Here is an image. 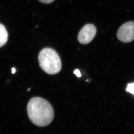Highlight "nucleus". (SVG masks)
<instances>
[{
	"label": "nucleus",
	"instance_id": "1",
	"mask_svg": "<svg viewBox=\"0 0 134 134\" xmlns=\"http://www.w3.org/2000/svg\"><path fill=\"white\" fill-rule=\"evenodd\" d=\"M27 112L32 122L39 127L49 125L54 116L52 105L47 100L39 97L30 99L27 105Z\"/></svg>",
	"mask_w": 134,
	"mask_h": 134
},
{
	"label": "nucleus",
	"instance_id": "2",
	"mask_svg": "<svg viewBox=\"0 0 134 134\" xmlns=\"http://www.w3.org/2000/svg\"><path fill=\"white\" fill-rule=\"evenodd\" d=\"M40 66L43 71L49 75L60 72L62 67L60 57L52 48H46L40 52L38 55Z\"/></svg>",
	"mask_w": 134,
	"mask_h": 134
},
{
	"label": "nucleus",
	"instance_id": "3",
	"mask_svg": "<svg viewBox=\"0 0 134 134\" xmlns=\"http://www.w3.org/2000/svg\"><path fill=\"white\" fill-rule=\"evenodd\" d=\"M118 39L124 43H129L134 40V22L129 21L123 24L117 33Z\"/></svg>",
	"mask_w": 134,
	"mask_h": 134
},
{
	"label": "nucleus",
	"instance_id": "4",
	"mask_svg": "<svg viewBox=\"0 0 134 134\" xmlns=\"http://www.w3.org/2000/svg\"><path fill=\"white\" fill-rule=\"evenodd\" d=\"M96 33V27L92 24L85 25L80 30L78 35V40L83 44L89 43L93 39Z\"/></svg>",
	"mask_w": 134,
	"mask_h": 134
},
{
	"label": "nucleus",
	"instance_id": "5",
	"mask_svg": "<svg viewBox=\"0 0 134 134\" xmlns=\"http://www.w3.org/2000/svg\"><path fill=\"white\" fill-rule=\"evenodd\" d=\"M8 38V34L4 25L0 23V47L6 43Z\"/></svg>",
	"mask_w": 134,
	"mask_h": 134
},
{
	"label": "nucleus",
	"instance_id": "6",
	"mask_svg": "<svg viewBox=\"0 0 134 134\" xmlns=\"http://www.w3.org/2000/svg\"><path fill=\"white\" fill-rule=\"evenodd\" d=\"M126 91L134 95V82L128 84L126 88Z\"/></svg>",
	"mask_w": 134,
	"mask_h": 134
},
{
	"label": "nucleus",
	"instance_id": "7",
	"mask_svg": "<svg viewBox=\"0 0 134 134\" xmlns=\"http://www.w3.org/2000/svg\"><path fill=\"white\" fill-rule=\"evenodd\" d=\"M40 2L43 4H51L54 1V0H39Z\"/></svg>",
	"mask_w": 134,
	"mask_h": 134
},
{
	"label": "nucleus",
	"instance_id": "8",
	"mask_svg": "<svg viewBox=\"0 0 134 134\" xmlns=\"http://www.w3.org/2000/svg\"><path fill=\"white\" fill-rule=\"evenodd\" d=\"M74 74H75L76 75L77 77H81V73L80 72V70H78V69H76V70H75L74 71Z\"/></svg>",
	"mask_w": 134,
	"mask_h": 134
},
{
	"label": "nucleus",
	"instance_id": "9",
	"mask_svg": "<svg viewBox=\"0 0 134 134\" xmlns=\"http://www.w3.org/2000/svg\"><path fill=\"white\" fill-rule=\"evenodd\" d=\"M15 72H16V70H15V69L12 68V74H14Z\"/></svg>",
	"mask_w": 134,
	"mask_h": 134
}]
</instances>
